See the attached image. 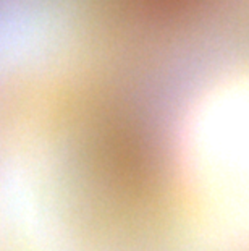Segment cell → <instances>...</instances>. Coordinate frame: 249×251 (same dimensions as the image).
Segmentation results:
<instances>
[{
	"label": "cell",
	"mask_w": 249,
	"mask_h": 251,
	"mask_svg": "<svg viewBox=\"0 0 249 251\" xmlns=\"http://www.w3.org/2000/svg\"><path fill=\"white\" fill-rule=\"evenodd\" d=\"M178 172L196 237L249 251V70L196 99L180 135Z\"/></svg>",
	"instance_id": "cell-1"
}]
</instances>
